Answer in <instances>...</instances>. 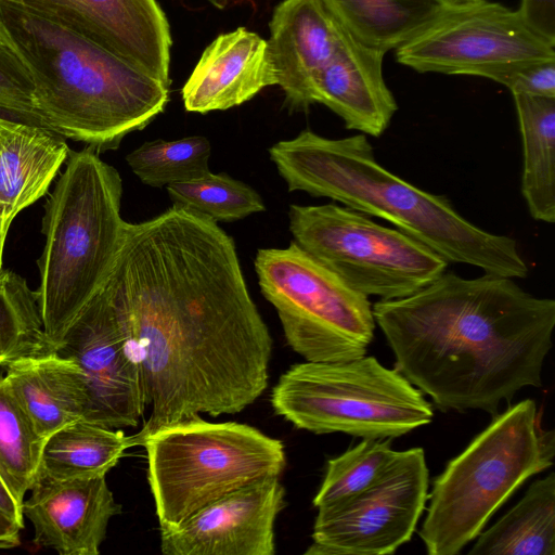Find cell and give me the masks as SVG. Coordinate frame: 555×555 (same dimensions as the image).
Returning a JSON list of instances; mask_svg holds the SVG:
<instances>
[{"label": "cell", "instance_id": "obj_1", "mask_svg": "<svg viewBox=\"0 0 555 555\" xmlns=\"http://www.w3.org/2000/svg\"><path fill=\"white\" fill-rule=\"evenodd\" d=\"M104 283L131 326L151 406L134 447L182 418L236 414L267 389L273 340L217 221L172 205L128 222Z\"/></svg>", "mask_w": 555, "mask_h": 555}, {"label": "cell", "instance_id": "obj_2", "mask_svg": "<svg viewBox=\"0 0 555 555\" xmlns=\"http://www.w3.org/2000/svg\"><path fill=\"white\" fill-rule=\"evenodd\" d=\"M395 369L440 410L499 413L525 387L542 386L555 300L513 278L443 272L399 299L373 306Z\"/></svg>", "mask_w": 555, "mask_h": 555}, {"label": "cell", "instance_id": "obj_3", "mask_svg": "<svg viewBox=\"0 0 555 555\" xmlns=\"http://www.w3.org/2000/svg\"><path fill=\"white\" fill-rule=\"evenodd\" d=\"M288 191L327 197L377 217L418 240L449 263L525 279L529 268L516 241L464 218L443 195L401 179L382 166L365 134L328 139L306 129L269 149Z\"/></svg>", "mask_w": 555, "mask_h": 555}, {"label": "cell", "instance_id": "obj_4", "mask_svg": "<svg viewBox=\"0 0 555 555\" xmlns=\"http://www.w3.org/2000/svg\"><path fill=\"white\" fill-rule=\"evenodd\" d=\"M0 37L29 70L43 127L115 150L169 101V86L61 25L0 1Z\"/></svg>", "mask_w": 555, "mask_h": 555}, {"label": "cell", "instance_id": "obj_5", "mask_svg": "<svg viewBox=\"0 0 555 555\" xmlns=\"http://www.w3.org/2000/svg\"><path fill=\"white\" fill-rule=\"evenodd\" d=\"M119 172L87 146L69 152L44 205L36 291L44 348L54 350L105 280L127 223Z\"/></svg>", "mask_w": 555, "mask_h": 555}, {"label": "cell", "instance_id": "obj_6", "mask_svg": "<svg viewBox=\"0 0 555 555\" xmlns=\"http://www.w3.org/2000/svg\"><path fill=\"white\" fill-rule=\"evenodd\" d=\"M554 455V430L540 427L534 400L494 415L434 480L418 532L427 553L459 554L528 478L553 465Z\"/></svg>", "mask_w": 555, "mask_h": 555}, {"label": "cell", "instance_id": "obj_7", "mask_svg": "<svg viewBox=\"0 0 555 555\" xmlns=\"http://www.w3.org/2000/svg\"><path fill=\"white\" fill-rule=\"evenodd\" d=\"M160 530L255 481L280 477L283 442L237 422L194 415L159 427L141 444Z\"/></svg>", "mask_w": 555, "mask_h": 555}, {"label": "cell", "instance_id": "obj_8", "mask_svg": "<svg viewBox=\"0 0 555 555\" xmlns=\"http://www.w3.org/2000/svg\"><path fill=\"white\" fill-rule=\"evenodd\" d=\"M276 415L317 435L343 433L390 439L428 425L434 411L423 392L374 357L296 363L271 391Z\"/></svg>", "mask_w": 555, "mask_h": 555}, {"label": "cell", "instance_id": "obj_9", "mask_svg": "<svg viewBox=\"0 0 555 555\" xmlns=\"http://www.w3.org/2000/svg\"><path fill=\"white\" fill-rule=\"evenodd\" d=\"M255 270L288 346L306 361L366 354L376 324L372 304L327 266L293 241L285 248L258 249Z\"/></svg>", "mask_w": 555, "mask_h": 555}, {"label": "cell", "instance_id": "obj_10", "mask_svg": "<svg viewBox=\"0 0 555 555\" xmlns=\"http://www.w3.org/2000/svg\"><path fill=\"white\" fill-rule=\"evenodd\" d=\"M288 220L300 248L366 297H406L439 278L449 264L418 240L346 206L293 204Z\"/></svg>", "mask_w": 555, "mask_h": 555}, {"label": "cell", "instance_id": "obj_11", "mask_svg": "<svg viewBox=\"0 0 555 555\" xmlns=\"http://www.w3.org/2000/svg\"><path fill=\"white\" fill-rule=\"evenodd\" d=\"M398 63L420 73L493 79L527 63L555 60V44L533 33L513 11L478 0L448 5L421 33L396 49Z\"/></svg>", "mask_w": 555, "mask_h": 555}, {"label": "cell", "instance_id": "obj_12", "mask_svg": "<svg viewBox=\"0 0 555 555\" xmlns=\"http://www.w3.org/2000/svg\"><path fill=\"white\" fill-rule=\"evenodd\" d=\"M422 448L397 451L367 489L319 507L305 555H386L409 542L428 500Z\"/></svg>", "mask_w": 555, "mask_h": 555}, {"label": "cell", "instance_id": "obj_13", "mask_svg": "<svg viewBox=\"0 0 555 555\" xmlns=\"http://www.w3.org/2000/svg\"><path fill=\"white\" fill-rule=\"evenodd\" d=\"M80 367L86 421L107 428L138 426L146 409L139 353L127 315L103 282L54 349Z\"/></svg>", "mask_w": 555, "mask_h": 555}, {"label": "cell", "instance_id": "obj_14", "mask_svg": "<svg viewBox=\"0 0 555 555\" xmlns=\"http://www.w3.org/2000/svg\"><path fill=\"white\" fill-rule=\"evenodd\" d=\"M70 29L170 86L171 35L156 0H0Z\"/></svg>", "mask_w": 555, "mask_h": 555}, {"label": "cell", "instance_id": "obj_15", "mask_svg": "<svg viewBox=\"0 0 555 555\" xmlns=\"http://www.w3.org/2000/svg\"><path fill=\"white\" fill-rule=\"evenodd\" d=\"M285 506L280 477L240 488L160 530L165 555H273L274 524Z\"/></svg>", "mask_w": 555, "mask_h": 555}, {"label": "cell", "instance_id": "obj_16", "mask_svg": "<svg viewBox=\"0 0 555 555\" xmlns=\"http://www.w3.org/2000/svg\"><path fill=\"white\" fill-rule=\"evenodd\" d=\"M120 513L106 476L38 479L23 503L34 543L61 555H99L109 520Z\"/></svg>", "mask_w": 555, "mask_h": 555}, {"label": "cell", "instance_id": "obj_17", "mask_svg": "<svg viewBox=\"0 0 555 555\" xmlns=\"http://www.w3.org/2000/svg\"><path fill=\"white\" fill-rule=\"evenodd\" d=\"M268 50L276 85L289 112L310 106L312 82L334 55L346 31L320 0H284L269 23Z\"/></svg>", "mask_w": 555, "mask_h": 555}, {"label": "cell", "instance_id": "obj_18", "mask_svg": "<svg viewBox=\"0 0 555 555\" xmlns=\"http://www.w3.org/2000/svg\"><path fill=\"white\" fill-rule=\"evenodd\" d=\"M385 54L346 33L334 55L312 82L311 105H325L343 119L349 130L380 137L398 109L383 76Z\"/></svg>", "mask_w": 555, "mask_h": 555}, {"label": "cell", "instance_id": "obj_19", "mask_svg": "<svg viewBox=\"0 0 555 555\" xmlns=\"http://www.w3.org/2000/svg\"><path fill=\"white\" fill-rule=\"evenodd\" d=\"M276 85L267 40L245 27L219 35L182 88L188 112L206 114L241 105Z\"/></svg>", "mask_w": 555, "mask_h": 555}, {"label": "cell", "instance_id": "obj_20", "mask_svg": "<svg viewBox=\"0 0 555 555\" xmlns=\"http://www.w3.org/2000/svg\"><path fill=\"white\" fill-rule=\"evenodd\" d=\"M3 366L11 390L44 441L60 428L85 418L88 389L73 359L41 348L21 353Z\"/></svg>", "mask_w": 555, "mask_h": 555}, {"label": "cell", "instance_id": "obj_21", "mask_svg": "<svg viewBox=\"0 0 555 555\" xmlns=\"http://www.w3.org/2000/svg\"><path fill=\"white\" fill-rule=\"evenodd\" d=\"M69 152L56 132L0 116V223L5 232L47 193Z\"/></svg>", "mask_w": 555, "mask_h": 555}, {"label": "cell", "instance_id": "obj_22", "mask_svg": "<svg viewBox=\"0 0 555 555\" xmlns=\"http://www.w3.org/2000/svg\"><path fill=\"white\" fill-rule=\"evenodd\" d=\"M352 38L387 52L435 21L448 7L442 0H320Z\"/></svg>", "mask_w": 555, "mask_h": 555}, {"label": "cell", "instance_id": "obj_23", "mask_svg": "<svg viewBox=\"0 0 555 555\" xmlns=\"http://www.w3.org/2000/svg\"><path fill=\"white\" fill-rule=\"evenodd\" d=\"M522 142L521 193L530 216L555 222V98L513 93Z\"/></svg>", "mask_w": 555, "mask_h": 555}, {"label": "cell", "instance_id": "obj_24", "mask_svg": "<svg viewBox=\"0 0 555 555\" xmlns=\"http://www.w3.org/2000/svg\"><path fill=\"white\" fill-rule=\"evenodd\" d=\"M468 554L555 555V476L537 479L521 500L481 531Z\"/></svg>", "mask_w": 555, "mask_h": 555}, {"label": "cell", "instance_id": "obj_25", "mask_svg": "<svg viewBox=\"0 0 555 555\" xmlns=\"http://www.w3.org/2000/svg\"><path fill=\"white\" fill-rule=\"evenodd\" d=\"M132 447L121 429L78 420L46 440L37 480L106 476Z\"/></svg>", "mask_w": 555, "mask_h": 555}, {"label": "cell", "instance_id": "obj_26", "mask_svg": "<svg viewBox=\"0 0 555 555\" xmlns=\"http://www.w3.org/2000/svg\"><path fill=\"white\" fill-rule=\"evenodd\" d=\"M44 442L0 374V478L21 507L37 481Z\"/></svg>", "mask_w": 555, "mask_h": 555}, {"label": "cell", "instance_id": "obj_27", "mask_svg": "<svg viewBox=\"0 0 555 555\" xmlns=\"http://www.w3.org/2000/svg\"><path fill=\"white\" fill-rule=\"evenodd\" d=\"M211 145L203 135L147 141L126 156L133 173L146 185L163 188L210 172Z\"/></svg>", "mask_w": 555, "mask_h": 555}, {"label": "cell", "instance_id": "obj_28", "mask_svg": "<svg viewBox=\"0 0 555 555\" xmlns=\"http://www.w3.org/2000/svg\"><path fill=\"white\" fill-rule=\"evenodd\" d=\"M173 205L190 208L215 221H235L266 209L248 184L225 173H211L166 186Z\"/></svg>", "mask_w": 555, "mask_h": 555}, {"label": "cell", "instance_id": "obj_29", "mask_svg": "<svg viewBox=\"0 0 555 555\" xmlns=\"http://www.w3.org/2000/svg\"><path fill=\"white\" fill-rule=\"evenodd\" d=\"M396 453L389 439H363L328 460L313 505L317 508L332 505L364 491L379 478Z\"/></svg>", "mask_w": 555, "mask_h": 555}, {"label": "cell", "instance_id": "obj_30", "mask_svg": "<svg viewBox=\"0 0 555 555\" xmlns=\"http://www.w3.org/2000/svg\"><path fill=\"white\" fill-rule=\"evenodd\" d=\"M44 348L36 292L18 274H0V366L12 358Z\"/></svg>", "mask_w": 555, "mask_h": 555}, {"label": "cell", "instance_id": "obj_31", "mask_svg": "<svg viewBox=\"0 0 555 555\" xmlns=\"http://www.w3.org/2000/svg\"><path fill=\"white\" fill-rule=\"evenodd\" d=\"M0 116L43 127L31 75L0 37Z\"/></svg>", "mask_w": 555, "mask_h": 555}, {"label": "cell", "instance_id": "obj_32", "mask_svg": "<svg viewBox=\"0 0 555 555\" xmlns=\"http://www.w3.org/2000/svg\"><path fill=\"white\" fill-rule=\"evenodd\" d=\"M492 80L513 93L555 98V60L527 63L498 74Z\"/></svg>", "mask_w": 555, "mask_h": 555}, {"label": "cell", "instance_id": "obj_33", "mask_svg": "<svg viewBox=\"0 0 555 555\" xmlns=\"http://www.w3.org/2000/svg\"><path fill=\"white\" fill-rule=\"evenodd\" d=\"M517 13L533 33L555 44V0H520Z\"/></svg>", "mask_w": 555, "mask_h": 555}, {"label": "cell", "instance_id": "obj_34", "mask_svg": "<svg viewBox=\"0 0 555 555\" xmlns=\"http://www.w3.org/2000/svg\"><path fill=\"white\" fill-rule=\"evenodd\" d=\"M22 527L18 522L0 509V550L18 546Z\"/></svg>", "mask_w": 555, "mask_h": 555}, {"label": "cell", "instance_id": "obj_35", "mask_svg": "<svg viewBox=\"0 0 555 555\" xmlns=\"http://www.w3.org/2000/svg\"><path fill=\"white\" fill-rule=\"evenodd\" d=\"M0 509L24 527L23 507L14 500L13 495L0 478Z\"/></svg>", "mask_w": 555, "mask_h": 555}, {"label": "cell", "instance_id": "obj_36", "mask_svg": "<svg viewBox=\"0 0 555 555\" xmlns=\"http://www.w3.org/2000/svg\"><path fill=\"white\" fill-rule=\"evenodd\" d=\"M7 234L8 232H5L0 223V274L2 273L3 269H2V257H3V248H4V243H5V238H7Z\"/></svg>", "mask_w": 555, "mask_h": 555}, {"label": "cell", "instance_id": "obj_37", "mask_svg": "<svg viewBox=\"0 0 555 555\" xmlns=\"http://www.w3.org/2000/svg\"><path fill=\"white\" fill-rule=\"evenodd\" d=\"M442 1L448 5H457V4L474 2V1H478V0H442Z\"/></svg>", "mask_w": 555, "mask_h": 555}]
</instances>
